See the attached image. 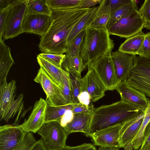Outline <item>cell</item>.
Here are the masks:
<instances>
[{"label": "cell", "instance_id": "cell-1", "mask_svg": "<svg viewBox=\"0 0 150 150\" xmlns=\"http://www.w3.org/2000/svg\"><path fill=\"white\" fill-rule=\"evenodd\" d=\"M91 8L52 9L50 25L41 37L38 45L41 53H67V40L69 34L78 22Z\"/></svg>", "mask_w": 150, "mask_h": 150}, {"label": "cell", "instance_id": "cell-2", "mask_svg": "<svg viewBox=\"0 0 150 150\" xmlns=\"http://www.w3.org/2000/svg\"><path fill=\"white\" fill-rule=\"evenodd\" d=\"M143 110L121 100L110 104L94 108L91 112L89 137L100 130L122 124L138 116Z\"/></svg>", "mask_w": 150, "mask_h": 150}, {"label": "cell", "instance_id": "cell-3", "mask_svg": "<svg viewBox=\"0 0 150 150\" xmlns=\"http://www.w3.org/2000/svg\"><path fill=\"white\" fill-rule=\"evenodd\" d=\"M85 30L79 56L86 67L102 56L111 55L114 43L107 28L89 26Z\"/></svg>", "mask_w": 150, "mask_h": 150}, {"label": "cell", "instance_id": "cell-4", "mask_svg": "<svg viewBox=\"0 0 150 150\" xmlns=\"http://www.w3.org/2000/svg\"><path fill=\"white\" fill-rule=\"evenodd\" d=\"M133 67L126 80L131 86L150 97V57L134 55Z\"/></svg>", "mask_w": 150, "mask_h": 150}, {"label": "cell", "instance_id": "cell-5", "mask_svg": "<svg viewBox=\"0 0 150 150\" xmlns=\"http://www.w3.org/2000/svg\"><path fill=\"white\" fill-rule=\"evenodd\" d=\"M29 0H14L11 3L6 18L4 40L16 37L23 33L22 26L27 13Z\"/></svg>", "mask_w": 150, "mask_h": 150}, {"label": "cell", "instance_id": "cell-6", "mask_svg": "<svg viewBox=\"0 0 150 150\" xmlns=\"http://www.w3.org/2000/svg\"><path fill=\"white\" fill-rule=\"evenodd\" d=\"M47 150H61L66 146L68 136L57 121L45 122L37 131Z\"/></svg>", "mask_w": 150, "mask_h": 150}, {"label": "cell", "instance_id": "cell-7", "mask_svg": "<svg viewBox=\"0 0 150 150\" xmlns=\"http://www.w3.org/2000/svg\"><path fill=\"white\" fill-rule=\"evenodd\" d=\"M146 23L137 10L121 19L108 30L110 35L127 38L142 31Z\"/></svg>", "mask_w": 150, "mask_h": 150}, {"label": "cell", "instance_id": "cell-8", "mask_svg": "<svg viewBox=\"0 0 150 150\" xmlns=\"http://www.w3.org/2000/svg\"><path fill=\"white\" fill-rule=\"evenodd\" d=\"M93 69L105 85L107 91L115 89L119 83L111 55L102 56L88 66Z\"/></svg>", "mask_w": 150, "mask_h": 150}, {"label": "cell", "instance_id": "cell-9", "mask_svg": "<svg viewBox=\"0 0 150 150\" xmlns=\"http://www.w3.org/2000/svg\"><path fill=\"white\" fill-rule=\"evenodd\" d=\"M34 81L40 84L46 95L47 104L52 106L67 105L60 88L40 68Z\"/></svg>", "mask_w": 150, "mask_h": 150}, {"label": "cell", "instance_id": "cell-10", "mask_svg": "<svg viewBox=\"0 0 150 150\" xmlns=\"http://www.w3.org/2000/svg\"><path fill=\"white\" fill-rule=\"evenodd\" d=\"M26 134L20 125L1 126L0 150H12L22 142Z\"/></svg>", "mask_w": 150, "mask_h": 150}, {"label": "cell", "instance_id": "cell-11", "mask_svg": "<svg viewBox=\"0 0 150 150\" xmlns=\"http://www.w3.org/2000/svg\"><path fill=\"white\" fill-rule=\"evenodd\" d=\"M115 89L120 95L121 100L143 110L146 109L149 102V98L144 93L130 85L126 80L119 82Z\"/></svg>", "mask_w": 150, "mask_h": 150}, {"label": "cell", "instance_id": "cell-12", "mask_svg": "<svg viewBox=\"0 0 150 150\" xmlns=\"http://www.w3.org/2000/svg\"><path fill=\"white\" fill-rule=\"evenodd\" d=\"M145 110L138 116L128 120L122 124L120 132L119 139L121 147L124 150L134 149L132 142L142 123L145 115Z\"/></svg>", "mask_w": 150, "mask_h": 150}, {"label": "cell", "instance_id": "cell-13", "mask_svg": "<svg viewBox=\"0 0 150 150\" xmlns=\"http://www.w3.org/2000/svg\"><path fill=\"white\" fill-rule=\"evenodd\" d=\"M47 105L46 100L42 98L35 102L27 119L20 125L26 133L29 132L37 133L45 122Z\"/></svg>", "mask_w": 150, "mask_h": 150}, {"label": "cell", "instance_id": "cell-14", "mask_svg": "<svg viewBox=\"0 0 150 150\" xmlns=\"http://www.w3.org/2000/svg\"><path fill=\"white\" fill-rule=\"evenodd\" d=\"M50 16L44 14L26 13L22 26L23 33L43 35L51 24Z\"/></svg>", "mask_w": 150, "mask_h": 150}, {"label": "cell", "instance_id": "cell-15", "mask_svg": "<svg viewBox=\"0 0 150 150\" xmlns=\"http://www.w3.org/2000/svg\"><path fill=\"white\" fill-rule=\"evenodd\" d=\"M88 72L82 78L83 91L89 94L91 101L95 102L104 96L106 89L94 70L88 67Z\"/></svg>", "mask_w": 150, "mask_h": 150}, {"label": "cell", "instance_id": "cell-16", "mask_svg": "<svg viewBox=\"0 0 150 150\" xmlns=\"http://www.w3.org/2000/svg\"><path fill=\"white\" fill-rule=\"evenodd\" d=\"M122 125L119 124L108 127L93 134L91 137L94 144L100 147H122L119 139Z\"/></svg>", "mask_w": 150, "mask_h": 150}, {"label": "cell", "instance_id": "cell-17", "mask_svg": "<svg viewBox=\"0 0 150 150\" xmlns=\"http://www.w3.org/2000/svg\"><path fill=\"white\" fill-rule=\"evenodd\" d=\"M111 55L119 82L127 80L133 67L134 55L118 50L112 52Z\"/></svg>", "mask_w": 150, "mask_h": 150}, {"label": "cell", "instance_id": "cell-18", "mask_svg": "<svg viewBox=\"0 0 150 150\" xmlns=\"http://www.w3.org/2000/svg\"><path fill=\"white\" fill-rule=\"evenodd\" d=\"M92 110L74 114L71 120L63 127L67 134L68 135L73 132H80L84 133L86 136L89 137Z\"/></svg>", "mask_w": 150, "mask_h": 150}, {"label": "cell", "instance_id": "cell-19", "mask_svg": "<svg viewBox=\"0 0 150 150\" xmlns=\"http://www.w3.org/2000/svg\"><path fill=\"white\" fill-rule=\"evenodd\" d=\"M16 82L12 80L9 83L5 80L0 83V120H3L12 102L15 100Z\"/></svg>", "mask_w": 150, "mask_h": 150}, {"label": "cell", "instance_id": "cell-20", "mask_svg": "<svg viewBox=\"0 0 150 150\" xmlns=\"http://www.w3.org/2000/svg\"><path fill=\"white\" fill-rule=\"evenodd\" d=\"M40 68L60 88L63 87V75L64 70L43 58L39 54L37 57Z\"/></svg>", "mask_w": 150, "mask_h": 150}, {"label": "cell", "instance_id": "cell-21", "mask_svg": "<svg viewBox=\"0 0 150 150\" xmlns=\"http://www.w3.org/2000/svg\"><path fill=\"white\" fill-rule=\"evenodd\" d=\"M0 36V83L6 80L8 73L14 61L10 48L6 45Z\"/></svg>", "mask_w": 150, "mask_h": 150}, {"label": "cell", "instance_id": "cell-22", "mask_svg": "<svg viewBox=\"0 0 150 150\" xmlns=\"http://www.w3.org/2000/svg\"><path fill=\"white\" fill-rule=\"evenodd\" d=\"M98 9V6L91 7L88 12L78 22L68 36L67 44L70 43L80 33L91 25L97 18Z\"/></svg>", "mask_w": 150, "mask_h": 150}, {"label": "cell", "instance_id": "cell-23", "mask_svg": "<svg viewBox=\"0 0 150 150\" xmlns=\"http://www.w3.org/2000/svg\"><path fill=\"white\" fill-rule=\"evenodd\" d=\"M145 34L142 31L127 39L120 46L118 50L122 52L136 55L144 40Z\"/></svg>", "mask_w": 150, "mask_h": 150}, {"label": "cell", "instance_id": "cell-24", "mask_svg": "<svg viewBox=\"0 0 150 150\" xmlns=\"http://www.w3.org/2000/svg\"><path fill=\"white\" fill-rule=\"evenodd\" d=\"M86 67L80 56L72 57L66 54L62 68L65 71L81 78V73Z\"/></svg>", "mask_w": 150, "mask_h": 150}, {"label": "cell", "instance_id": "cell-25", "mask_svg": "<svg viewBox=\"0 0 150 150\" xmlns=\"http://www.w3.org/2000/svg\"><path fill=\"white\" fill-rule=\"evenodd\" d=\"M79 103H71L60 106H52L47 104L45 122L56 121L59 122L66 112L68 110H72Z\"/></svg>", "mask_w": 150, "mask_h": 150}, {"label": "cell", "instance_id": "cell-26", "mask_svg": "<svg viewBox=\"0 0 150 150\" xmlns=\"http://www.w3.org/2000/svg\"><path fill=\"white\" fill-rule=\"evenodd\" d=\"M98 6L97 18L90 26L98 28H107L112 13L110 7L106 0H103Z\"/></svg>", "mask_w": 150, "mask_h": 150}, {"label": "cell", "instance_id": "cell-27", "mask_svg": "<svg viewBox=\"0 0 150 150\" xmlns=\"http://www.w3.org/2000/svg\"><path fill=\"white\" fill-rule=\"evenodd\" d=\"M138 10L136 1L132 0L130 3L125 4L112 12L107 25L108 30L121 19L125 17Z\"/></svg>", "mask_w": 150, "mask_h": 150}, {"label": "cell", "instance_id": "cell-28", "mask_svg": "<svg viewBox=\"0 0 150 150\" xmlns=\"http://www.w3.org/2000/svg\"><path fill=\"white\" fill-rule=\"evenodd\" d=\"M52 10L48 6L47 0H29L27 9L28 14H38L50 16Z\"/></svg>", "mask_w": 150, "mask_h": 150}, {"label": "cell", "instance_id": "cell-29", "mask_svg": "<svg viewBox=\"0 0 150 150\" xmlns=\"http://www.w3.org/2000/svg\"><path fill=\"white\" fill-rule=\"evenodd\" d=\"M150 121V109L146 108L145 110V115L142 123L135 137L132 142L134 150H137L143 143L146 127Z\"/></svg>", "mask_w": 150, "mask_h": 150}, {"label": "cell", "instance_id": "cell-30", "mask_svg": "<svg viewBox=\"0 0 150 150\" xmlns=\"http://www.w3.org/2000/svg\"><path fill=\"white\" fill-rule=\"evenodd\" d=\"M52 9H69L79 8L81 0H47Z\"/></svg>", "mask_w": 150, "mask_h": 150}, {"label": "cell", "instance_id": "cell-31", "mask_svg": "<svg viewBox=\"0 0 150 150\" xmlns=\"http://www.w3.org/2000/svg\"><path fill=\"white\" fill-rule=\"evenodd\" d=\"M85 34L84 30L80 33L70 43L67 44V54L72 57L79 56Z\"/></svg>", "mask_w": 150, "mask_h": 150}, {"label": "cell", "instance_id": "cell-32", "mask_svg": "<svg viewBox=\"0 0 150 150\" xmlns=\"http://www.w3.org/2000/svg\"><path fill=\"white\" fill-rule=\"evenodd\" d=\"M69 73L71 88V103H79L78 96L81 92L83 91L82 78L71 73Z\"/></svg>", "mask_w": 150, "mask_h": 150}, {"label": "cell", "instance_id": "cell-33", "mask_svg": "<svg viewBox=\"0 0 150 150\" xmlns=\"http://www.w3.org/2000/svg\"><path fill=\"white\" fill-rule=\"evenodd\" d=\"M23 95L20 94L16 99H15L11 104L3 120L8 122L10 118H13L16 113L21 111L23 106Z\"/></svg>", "mask_w": 150, "mask_h": 150}, {"label": "cell", "instance_id": "cell-34", "mask_svg": "<svg viewBox=\"0 0 150 150\" xmlns=\"http://www.w3.org/2000/svg\"><path fill=\"white\" fill-rule=\"evenodd\" d=\"M62 94L67 105L71 103V88L69 73L64 70L63 75Z\"/></svg>", "mask_w": 150, "mask_h": 150}, {"label": "cell", "instance_id": "cell-35", "mask_svg": "<svg viewBox=\"0 0 150 150\" xmlns=\"http://www.w3.org/2000/svg\"><path fill=\"white\" fill-rule=\"evenodd\" d=\"M36 141L31 132L27 133L22 142L12 150H31Z\"/></svg>", "mask_w": 150, "mask_h": 150}, {"label": "cell", "instance_id": "cell-36", "mask_svg": "<svg viewBox=\"0 0 150 150\" xmlns=\"http://www.w3.org/2000/svg\"><path fill=\"white\" fill-rule=\"evenodd\" d=\"M41 57L57 66L62 67L66 55L41 53L38 54Z\"/></svg>", "mask_w": 150, "mask_h": 150}, {"label": "cell", "instance_id": "cell-37", "mask_svg": "<svg viewBox=\"0 0 150 150\" xmlns=\"http://www.w3.org/2000/svg\"><path fill=\"white\" fill-rule=\"evenodd\" d=\"M138 55L144 57H150V32L145 34L144 40Z\"/></svg>", "mask_w": 150, "mask_h": 150}, {"label": "cell", "instance_id": "cell-38", "mask_svg": "<svg viewBox=\"0 0 150 150\" xmlns=\"http://www.w3.org/2000/svg\"><path fill=\"white\" fill-rule=\"evenodd\" d=\"M138 12L146 23H150V0H145Z\"/></svg>", "mask_w": 150, "mask_h": 150}, {"label": "cell", "instance_id": "cell-39", "mask_svg": "<svg viewBox=\"0 0 150 150\" xmlns=\"http://www.w3.org/2000/svg\"><path fill=\"white\" fill-rule=\"evenodd\" d=\"M11 4L0 10V36L2 37L4 35L6 21Z\"/></svg>", "mask_w": 150, "mask_h": 150}, {"label": "cell", "instance_id": "cell-40", "mask_svg": "<svg viewBox=\"0 0 150 150\" xmlns=\"http://www.w3.org/2000/svg\"><path fill=\"white\" fill-rule=\"evenodd\" d=\"M132 0H106L110 6L112 13L115 11L123 5L130 3Z\"/></svg>", "mask_w": 150, "mask_h": 150}, {"label": "cell", "instance_id": "cell-41", "mask_svg": "<svg viewBox=\"0 0 150 150\" xmlns=\"http://www.w3.org/2000/svg\"><path fill=\"white\" fill-rule=\"evenodd\" d=\"M61 150H96V149L95 147L92 144L84 143L75 146L66 145Z\"/></svg>", "mask_w": 150, "mask_h": 150}, {"label": "cell", "instance_id": "cell-42", "mask_svg": "<svg viewBox=\"0 0 150 150\" xmlns=\"http://www.w3.org/2000/svg\"><path fill=\"white\" fill-rule=\"evenodd\" d=\"M94 106L92 104L88 105H86L80 103L71 110L73 114L86 112L92 110Z\"/></svg>", "mask_w": 150, "mask_h": 150}, {"label": "cell", "instance_id": "cell-43", "mask_svg": "<svg viewBox=\"0 0 150 150\" xmlns=\"http://www.w3.org/2000/svg\"><path fill=\"white\" fill-rule=\"evenodd\" d=\"M150 143V121L147 124L144 132L143 143L138 150L144 148Z\"/></svg>", "mask_w": 150, "mask_h": 150}, {"label": "cell", "instance_id": "cell-44", "mask_svg": "<svg viewBox=\"0 0 150 150\" xmlns=\"http://www.w3.org/2000/svg\"><path fill=\"white\" fill-rule=\"evenodd\" d=\"M79 103L86 105H88L91 99L89 94L86 91L81 92L77 97Z\"/></svg>", "mask_w": 150, "mask_h": 150}, {"label": "cell", "instance_id": "cell-45", "mask_svg": "<svg viewBox=\"0 0 150 150\" xmlns=\"http://www.w3.org/2000/svg\"><path fill=\"white\" fill-rule=\"evenodd\" d=\"M103 0H81L80 8H90L97 4H100Z\"/></svg>", "mask_w": 150, "mask_h": 150}, {"label": "cell", "instance_id": "cell-46", "mask_svg": "<svg viewBox=\"0 0 150 150\" xmlns=\"http://www.w3.org/2000/svg\"><path fill=\"white\" fill-rule=\"evenodd\" d=\"M74 115L71 110L67 111L59 121L61 125L63 127H65L72 120Z\"/></svg>", "mask_w": 150, "mask_h": 150}, {"label": "cell", "instance_id": "cell-47", "mask_svg": "<svg viewBox=\"0 0 150 150\" xmlns=\"http://www.w3.org/2000/svg\"><path fill=\"white\" fill-rule=\"evenodd\" d=\"M31 150H47L42 138L37 141Z\"/></svg>", "mask_w": 150, "mask_h": 150}, {"label": "cell", "instance_id": "cell-48", "mask_svg": "<svg viewBox=\"0 0 150 150\" xmlns=\"http://www.w3.org/2000/svg\"><path fill=\"white\" fill-rule=\"evenodd\" d=\"M13 1V0H1L0 2V10L1 9L10 5Z\"/></svg>", "mask_w": 150, "mask_h": 150}, {"label": "cell", "instance_id": "cell-49", "mask_svg": "<svg viewBox=\"0 0 150 150\" xmlns=\"http://www.w3.org/2000/svg\"><path fill=\"white\" fill-rule=\"evenodd\" d=\"M119 148L100 147L98 150H119Z\"/></svg>", "mask_w": 150, "mask_h": 150}, {"label": "cell", "instance_id": "cell-50", "mask_svg": "<svg viewBox=\"0 0 150 150\" xmlns=\"http://www.w3.org/2000/svg\"><path fill=\"white\" fill-rule=\"evenodd\" d=\"M144 27L146 29L150 30V23H146Z\"/></svg>", "mask_w": 150, "mask_h": 150}, {"label": "cell", "instance_id": "cell-51", "mask_svg": "<svg viewBox=\"0 0 150 150\" xmlns=\"http://www.w3.org/2000/svg\"><path fill=\"white\" fill-rule=\"evenodd\" d=\"M141 150H150V143L148 144L144 148Z\"/></svg>", "mask_w": 150, "mask_h": 150}]
</instances>
